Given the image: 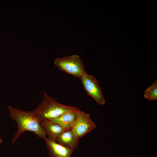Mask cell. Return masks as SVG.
<instances>
[{
	"label": "cell",
	"mask_w": 157,
	"mask_h": 157,
	"mask_svg": "<svg viewBox=\"0 0 157 157\" xmlns=\"http://www.w3.org/2000/svg\"><path fill=\"white\" fill-rule=\"evenodd\" d=\"M11 119L17 123V129L12 140L14 144L25 131L32 132L38 137L44 139L47 138L40 122L34 114L33 111H25L8 105Z\"/></svg>",
	"instance_id": "cell-1"
},
{
	"label": "cell",
	"mask_w": 157,
	"mask_h": 157,
	"mask_svg": "<svg viewBox=\"0 0 157 157\" xmlns=\"http://www.w3.org/2000/svg\"><path fill=\"white\" fill-rule=\"evenodd\" d=\"M43 100L37 108L33 111L40 122L45 120H51L66 112L76 111L78 109L72 106H67L57 101L51 96L44 92Z\"/></svg>",
	"instance_id": "cell-2"
},
{
	"label": "cell",
	"mask_w": 157,
	"mask_h": 157,
	"mask_svg": "<svg viewBox=\"0 0 157 157\" xmlns=\"http://www.w3.org/2000/svg\"><path fill=\"white\" fill-rule=\"evenodd\" d=\"M54 63L60 70L76 78H80L86 73L83 62L78 55L57 58Z\"/></svg>",
	"instance_id": "cell-3"
},
{
	"label": "cell",
	"mask_w": 157,
	"mask_h": 157,
	"mask_svg": "<svg viewBox=\"0 0 157 157\" xmlns=\"http://www.w3.org/2000/svg\"><path fill=\"white\" fill-rule=\"evenodd\" d=\"M96 125L91 119L90 115L78 109L77 116L71 131L80 138L95 129Z\"/></svg>",
	"instance_id": "cell-4"
},
{
	"label": "cell",
	"mask_w": 157,
	"mask_h": 157,
	"mask_svg": "<svg viewBox=\"0 0 157 157\" xmlns=\"http://www.w3.org/2000/svg\"><path fill=\"white\" fill-rule=\"evenodd\" d=\"M80 78L87 94L94 99L99 104H104L105 100L96 78L93 76L86 73Z\"/></svg>",
	"instance_id": "cell-5"
},
{
	"label": "cell",
	"mask_w": 157,
	"mask_h": 157,
	"mask_svg": "<svg viewBox=\"0 0 157 157\" xmlns=\"http://www.w3.org/2000/svg\"><path fill=\"white\" fill-rule=\"evenodd\" d=\"M44 140L50 157H71L74 150L47 138Z\"/></svg>",
	"instance_id": "cell-6"
},
{
	"label": "cell",
	"mask_w": 157,
	"mask_h": 157,
	"mask_svg": "<svg viewBox=\"0 0 157 157\" xmlns=\"http://www.w3.org/2000/svg\"><path fill=\"white\" fill-rule=\"evenodd\" d=\"M41 126L46 135L49 140L56 142L61 134L65 131L58 124L49 120L40 122Z\"/></svg>",
	"instance_id": "cell-7"
},
{
	"label": "cell",
	"mask_w": 157,
	"mask_h": 157,
	"mask_svg": "<svg viewBox=\"0 0 157 157\" xmlns=\"http://www.w3.org/2000/svg\"><path fill=\"white\" fill-rule=\"evenodd\" d=\"M80 138L75 135L71 130L65 131L56 142L74 151L78 147Z\"/></svg>",
	"instance_id": "cell-8"
},
{
	"label": "cell",
	"mask_w": 157,
	"mask_h": 157,
	"mask_svg": "<svg viewBox=\"0 0 157 157\" xmlns=\"http://www.w3.org/2000/svg\"><path fill=\"white\" fill-rule=\"evenodd\" d=\"M78 110L76 111L66 112L55 118L49 120L58 124L65 131L71 130L76 120Z\"/></svg>",
	"instance_id": "cell-9"
},
{
	"label": "cell",
	"mask_w": 157,
	"mask_h": 157,
	"mask_svg": "<svg viewBox=\"0 0 157 157\" xmlns=\"http://www.w3.org/2000/svg\"><path fill=\"white\" fill-rule=\"evenodd\" d=\"M144 97L149 101L157 100V80L144 91Z\"/></svg>",
	"instance_id": "cell-10"
},
{
	"label": "cell",
	"mask_w": 157,
	"mask_h": 157,
	"mask_svg": "<svg viewBox=\"0 0 157 157\" xmlns=\"http://www.w3.org/2000/svg\"><path fill=\"white\" fill-rule=\"evenodd\" d=\"M2 142V140L1 137L0 136V144H1Z\"/></svg>",
	"instance_id": "cell-11"
}]
</instances>
